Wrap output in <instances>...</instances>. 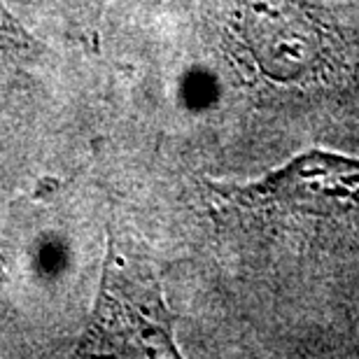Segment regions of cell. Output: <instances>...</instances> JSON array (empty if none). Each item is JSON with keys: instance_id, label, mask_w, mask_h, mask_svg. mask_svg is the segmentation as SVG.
<instances>
[{"instance_id": "cell-1", "label": "cell", "mask_w": 359, "mask_h": 359, "mask_svg": "<svg viewBox=\"0 0 359 359\" xmlns=\"http://www.w3.org/2000/svg\"><path fill=\"white\" fill-rule=\"evenodd\" d=\"M80 357H180L175 313L145 241L110 224L91 315L77 341Z\"/></svg>"}, {"instance_id": "cell-2", "label": "cell", "mask_w": 359, "mask_h": 359, "mask_svg": "<svg viewBox=\"0 0 359 359\" xmlns=\"http://www.w3.org/2000/svg\"><path fill=\"white\" fill-rule=\"evenodd\" d=\"M233 28L248 61L271 84L311 87L343 63L336 33L306 0H236Z\"/></svg>"}, {"instance_id": "cell-3", "label": "cell", "mask_w": 359, "mask_h": 359, "mask_svg": "<svg viewBox=\"0 0 359 359\" xmlns=\"http://www.w3.org/2000/svg\"><path fill=\"white\" fill-rule=\"evenodd\" d=\"M222 198L245 210L341 215L359 210V156L306 149L245 182H212Z\"/></svg>"}, {"instance_id": "cell-4", "label": "cell", "mask_w": 359, "mask_h": 359, "mask_svg": "<svg viewBox=\"0 0 359 359\" xmlns=\"http://www.w3.org/2000/svg\"><path fill=\"white\" fill-rule=\"evenodd\" d=\"M38 49L31 33L14 19V14L0 3V80L12 70H19Z\"/></svg>"}, {"instance_id": "cell-5", "label": "cell", "mask_w": 359, "mask_h": 359, "mask_svg": "<svg viewBox=\"0 0 359 359\" xmlns=\"http://www.w3.org/2000/svg\"><path fill=\"white\" fill-rule=\"evenodd\" d=\"M84 3H87L89 12H91V17H98V14L103 12V7H105L107 0H84Z\"/></svg>"}]
</instances>
